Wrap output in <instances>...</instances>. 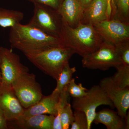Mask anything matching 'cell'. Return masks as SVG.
Listing matches in <instances>:
<instances>
[{
    "label": "cell",
    "mask_w": 129,
    "mask_h": 129,
    "mask_svg": "<svg viewBox=\"0 0 129 129\" xmlns=\"http://www.w3.org/2000/svg\"><path fill=\"white\" fill-rule=\"evenodd\" d=\"M9 41L12 48L30 54L63 46L60 38L47 34L29 24H17L11 28Z\"/></svg>",
    "instance_id": "obj_1"
},
{
    "label": "cell",
    "mask_w": 129,
    "mask_h": 129,
    "mask_svg": "<svg viewBox=\"0 0 129 129\" xmlns=\"http://www.w3.org/2000/svg\"><path fill=\"white\" fill-rule=\"evenodd\" d=\"M60 39L63 46L82 57L95 51L104 41L93 25L81 23L73 27L63 23Z\"/></svg>",
    "instance_id": "obj_2"
},
{
    "label": "cell",
    "mask_w": 129,
    "mask_h": 129,
    "mask_svg": "<svg viewBox=\"0 0 129 129\" xmlns=\"http://www.w3.org/2000/svg\"><path fill=\"white\" fill-rule=\"evenodd\" d=\"M74 52L66 47H55L25 55L35 66L56 80Z\"/></svg>",
    "instance_id": "obj_3"
},
{
    "label": "cell",
    "mask_w": 129,
    "mask_h": 129,
    "mask_svg": "<svg viewBox=\"0 0 129 129\" xmlns=\"http://www.w3.org/2000/svg\"><path fill=\"white\" fill-rule=\"evenodd\" d=\"M34 4V15L28 24L47 34L60 38L63 22L58 11L45 5Z\"/></svg>",
    "instance_id": "obj_4"
},
{
    "label": "cell",
    "mask_w": 129,
    "mask_h": 129,
    "mask_svg": "<svg viewBox=\"0 0 129 129\" xmlns=\"http://www.w3.org/2000/svg\"><path fill=\"white\" fill-rule=\"evenodd\" d=\"M102 105L115 108L111 99L99 85L92 86L88 90L87 94L84 96L73 98L72 102V107L74 110L85 113L88 120V129L91 128L97 108Z\"/></svg>",
    "instance_id": "obj_5"
},
{
    "label": "cell",
    "mask_w": 129,
    "mask_h": 129,
    "mask_svg": "<svg viewBox=\"0 0 129 129\" xmlns=\"http://www.w3.org/2000/svg\"><path fill=\"white\" fill-rule=\"evenodd\" d=\"M16 96L23 108L38 102L43 95L41 86L34 74L27 73L19 76L12 83Z\"/></svg>",
    "instance_id": "obj_6"
},
{
    "label": "cell",
    "mask_w": 129,
    "mask_h": 129,
    "mask_svg": "<svg viewBox=\"0 0 129 129\" xmlns=\"http://www.w3.org/2000/svg\"><path fill=\"white\" fill-rule=\"evenodd\" d=\"M81 63L85 68L102 71L122 64L115 45L104 41L95 51L83 57Z\"/></svg>",
    "instance_id": "obj_7"
},
{
    "label": "cell",
    "mask_w": 129,
    "mask_h": 129,
    "mask_svg": "<svg viewBox=\"0 0 129 129\" xmlns=\"http://www.w3.org/2000/svg\"><path fill=\"white\" fill-rule=\"evenodd\" d=\"M1 84L11 85L17 78L28 73V67L22 64L18 55L11 49L0 47Z\"/></svg>",
    "instance_id": "obj_8"
},
{
    "label": "cell",
    "mask_w": 129,
    "mask_h": 129,
    "mask_svg": "<svg viewBox=\"0 0 129 129\" xmlns=\"http://www.w3.org/2000/svg\"><path fill=\"white\" fill-rule=\"evenodd\" d=\"M93 26L104 41L114 45L129 40V24L115 19H110Z\"/></svg>",
    "instance_id": "obj_9"
},
{
    "label": "cell",
    "mask_w": 129,
    "mask_h": 129,
    "mask_svg": "<svg viewBox=\"0 0 129 129\" xmlns=\"http://www.w3.org/2000/svg\"><path fill=\"white\" fill-rule=\"evenodd\" d=\"M99 85L112 102L118 114L124 118L129 108V87L123 88L119 86L112 76L102 79Z\"/></svg>",
    "instance_id": "obj_10"
},
{
    "label": "cell",
    "mask_w": 129,
    "mask_h": 129,
    "mask_svg": "<svg viewBox=\"0 0 129 129\" xmlns=\"http://www.w3.org/2000/svg\"><path fill=\"white\" fill-rule=\"evenodd\" d=\"M0 108L7 122H17L23 117L24 108L16 96L11 85H0Z\"/></svg>",
    "instance_id": "obj_11"
},
{
    "label": "cell",
    "mask_w": 129,
    "mask_h": 129,
    "mask_svg": "<svg viewBox=\"0 0 129 129\" xmlns=\"http://www.w3.org/2000/svg\"><path fill=\"white\" fill-rule=\"evenodd\" d=\"M60 93L53 90L51 95L43 96L36 104L24 109L22 118H25L38 114H46L55 116Z\"/></svg>",
    "instance_id": "obj_12"
},
{
    "label": "cell",
    "mask_w": 129,
    "mask_h": 129,
    "mask_svg": "<svg viewBox=\"0 0 129 129\" xmlns=\"http://www.w3.org/2000/svg\"><path fill=\"white\" fill-rule=\"evenodd\" d=\"M84 9L79 0H63L57 11L63 23L74 27L80 23Z\"/></svg>",
    "instance_id": "obj_13"
},
{
    "label": "cell",
    "mask_w": 129,
    "mask_h": 129,
    "mask_svg": "<svg viewBox=\"0 0 129 129\" xmlns=\"http://www.w3.org/2000/svg\"><path fill=\"white\" fill-rule=\"evenodd\" d=\"M108 19L106 0H92L83 11L80 23L93 25Z\"/></svg>",
    "instance_id": "obj_14"
},
{
    "label": "cell",
    "mask_w": 129,
    "mask_h": 129,
    "mask_svg": "<svg viewBox=\"0 0 129 129\" xmlns=\"http://www.w3.org/2000/svg\"><path fill=\"white\" fill-rule=\"evenodd\" d=\"M93 122L96 124H102L108 129H124V118L117 112L109 109H104L96 112Z\"/></svg>",
    "instance_id": "obj_15"
},
{
    "label": "cell",
    "mask_w": 129,
    "mask_h": 129,
    "mask_svg": "<svg viewBox=\"0 0 129 129\" xmlns=\"http://www.w3.org/2000/svg\"><path fill=\"white\" fill-rule=\"evenodd\" d=\"M55 116L38 114L27 118H22L16 122L20 128L26 129H53Z\"/></svg>",
    "instance_id": "obj_16"
},
{
    "label": "cell",
    "mask_w": 129,
    "mask_h": 129,
    "mask_svg": "<svg viewBox=\"0 0 129 129\" xmlns=\"http://www.w3.org/2000/svg\"><path fill=\"white\" fill-rule=\"evenodd\" d=\"M111 6L110 19H115L129 24V0H112Z\"/></svg>",
    "instance_id": "obj_17"
},
{
    "label": "cell",
    "mask_w": 129,
    "mask_h": 129,
    "mask_svg": "<svg viewBox=\"0 0 129 129\" xmlns=\"http://www.w3.org/2000/svg\"><path fill=\"white\" fill-rule=\"evenodd\" d=\"M24 17L23 13L16 10L0 8V26L12 27L20 23Z\"/></svg>",
    "instance_id": "obj_18"
},
{
    "label": "cell",
    "mask_w": 129,
    "mask_h": 129,
    "mask_svg": "<svg viewBox=\"0 0 129 129\" xmlns=\"http://www.w3.org/2000/svg\"><path fill=\"white\" fill-rule=\"evenodd\" d=\"M76 71L75 67H71L69 63L65 64L60 72L57 79V85L54 91L60 93L72 79L73 75Z\"/></svg>",
    "instance_id": "obj_19"
},
{
    "label": "cell",
    "mask_w": 129,
    "mask_h": 129,
    "mask_svg": "<svg viewBox=\"0 0 129 129\" xmlns=\"http://www.w3.org/2000/svg\"><path fill=\"white\" fill-rule=\"evenodd\" d=\"M70 96L67 85L60 93L57 104V112L53 121V129H62L60 120V114L65 106L69 103Z\"/></svg>",
    "instance_id": "obj_20"
},
{
    "label": "cell",
    "mask_w": 129,
    "mask_h": 129,
    "mask_svg": "<svg viewBox=\"0 0 129 129\" xmlns=\"http://www.w3.org/2000/svg\"><path fill=\"white\" fill-rule=\"evenodd\" d=\"M115 68L117 72L112 76L113 80L120 87H129V66L122 64Z\"/></svg>",
    "instance_id": "obj_21"
},
{
    "label": "cell",
    "mask_w": 129,
    "mask_h": 129,
    "mask_svg": "<svg viewBox=\"0 0 129 129\" xmlns=\"http://www.w3.org/2000/svg\"><path fill=\"white\" fill-rule=\"evenodd\" d=\"M62 129H68L74 120V114L71 104L69 103L64 107L60 116Z\"/></svg>",
    "instance_id": "obj_22"
},
{
    "label": "cell",
    "mask_w": 129,
    "mask_h": 129,
    "mask_svg": "<svg viewBox=\"0 0 129 129\" xmlns=\"http://www.w3.org/2000/svg\"><path fill=\"white\" fill-rule=\"evenodd\" d=\"M88 90L81 83L76 84L74 78H72L68 85V91L70 96L73 98H79L87 94Z\"/></svg>",
    "instance_id": "obj_23"
},
{
    "label": "cell",
    "mask_w": 129,
    "mask_h": 129,
    "mask_svg": "<svg viewBox=\"0 0 129 129\" xmlns=\"http://www.w3.org/2000/svg\"><path fill=\"white\" fill-rule=\"evenodd\" d=\"M115 46L122 64L129 66V40L120 42Z\"/></svg>",
    "instance_id": "obj_24"
},
{
    "label": "cell",
    "mask_w": 129,
    "mask_h": 129,
    "mask_svg": "<svg viewBox=\"0 0 129 129\" xmlns=\"http://www.w3.org/2000/svg\"><path fill=\"white\" fill-rule=\"evenodd\" d=\"M74 120L71 125V129H88L87 117L83 111L75 110Z\"/></svg>",
    "instance_id": "obj_25"
},
{
    "label": "cell",
    "mask_w": 129,
    "mask_h": 129,
    "mask_svg": "<svg viewBox=\"0 0 129 129\" xmlns=\"http://www.w3.org/2000/svg\"><path fill=\"white\" fill-rule=\"evenodd\" d=\"M29 2L41 4L48 6L52 8L58 10L63 0H28Z\"/></svg>",
    "instance_id": "obj_26"
},
{
    "label": "cell",
    "mask_w": 129,
    "mask_h": 129,
    "mask_svg": "<svg viewBox=\"0 0 129 129\" xmlns=\"http://www.w3.org/2000/svg\"><path fill=\"white\" fill-rule=\"evenodd\" d=\"M7 122L3 113L0 108V129H8Z\"/></svg>",
    "instance_id": "obj_27"
},
{
    "label": "cell",
    "mask_w": 129,
    "mask_h": 129,
    "mask_svg": "<svg viewBox=\"0 0 129 129\" xmlns=\"http://www.w3.org/2000/svg\"><path fill=\"white\" fill-rule=\"evenodd\" d=\"M112 0H106L107 5V16L108 19H109L111 18L112 12Z\"/></svg>",
    "instance_id": "obj_28"
},
{
    "label": "cell",
    "mask_w": 129,
    "mask_h": 129,
    "mask_svg": "<svg viewBox=\"0 0 129 129\" xmlns=\"http://www.w3.org/2000/svg\"><path fill=\"white\" fill-rule=\"evenodd\" d=\"M124 129H129V111L127 112V114L124 118Z\"/></svg>",
    "instance_id": "obj_29"
},
{
    "label": "cell",
    "mask_w": 129,
    "mask_h": 129,
    "mask_svg": "<svg viewBox=\"0 0 129 129\" xmlns=\"http://www.w3.org/2000/svg\"><path fill=\"white\" fill-rule=\"evenodd\" d=\"M92 0H79V2L84 8L87 7Z\"/></svg>",
    "instance_id": "obj_30"
},
{
    "label": "cell",
    "mask_w": 129,
    "mask_h": 129,
    "mask_svg": "<svg viewBox=\"0 0 129 129\" xmlns=\"http://www.w3.org/2000/svg\"><path fill=\"white\" fill-rule=\"evenodd\" d=\"M1 55H0V85L1 84L2 77H1Z\"/></svg>",
    "instance_id": "obj_31"
}]
</instances>
